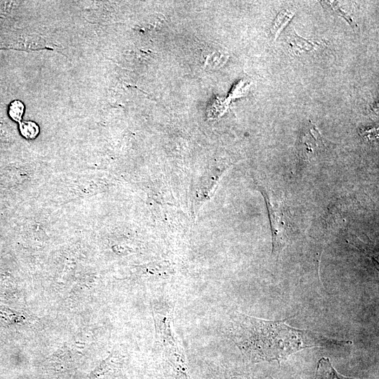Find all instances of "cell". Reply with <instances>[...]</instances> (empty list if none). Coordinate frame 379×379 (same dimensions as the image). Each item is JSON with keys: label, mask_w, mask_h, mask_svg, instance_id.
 Segmentation results:
<instances>
[{"label": "cell", "mask_w": 379, "mask_h": 379, "mask_svg": "<svg viewBox=\"0 0 379 379\" xmlns=\"http://www.w3.org/2000/svg\"><path fill=\"white\" fill-rule=\"evenodd\" d=\"M282 321H268L244 314L232 322L231 337L241 353L253 363L286 358L302 349L347 345V340L327 338L319 333L289 326Z\"/></svg>", "instance_id": "1"}, {"label": "cell", "mask_w": 379, "mask_h": 379, "mask_svg": "<svg viewBox=\"0 0 379 379\" xmlns=\"http://www.w3.org/2000/svg\"><path fill=\"white\" fill-rule=\"evenodd\" d=\"M163 350L168 373L173 379H192L186 357L174 333L157 340Z\"/></svg>", "instance_id": "2"}, {"label": "cell", "mask_w": 379, "mask_h": 379, "mask_svg": "<svg viewBox=\"0 0 379 379\" xmlns=\"http://www.w3.org/2000/svg\"><path fill=\"white\" fill-rule=\"evenodd\" d=\"M268 209L272 237V255L279 256L288 240L287 222L284 211L277 202L272 201L271 195L260 189Z\"/></svg>", "instance_id": "3"}, {"label": "cell", "mask_w": 379, "mask_h": 379, "mask_svg": "<svg viewBox=\"0 0 379 379\" xmlns=\"http://www.w3.org/2000/svg\"><path fill=\"white\" fill-rule=\"evenodd\" d=\"M323 143L321 134L312 124H308L302 128L300 136L299 149L303 156L314 153Z\"/></svg>", "instance_id": "4"}, {"label": "cell", "mask_w": 379, "mask_h": 379, "mask_svg": "<svg viewBox=\"0 0 379 379\" xmlns=\"http://www.w3.org/2000/svg\"><path fill=\"white\" fill-rule=\"evenodd\" d=\"M292 52L295 54H299L305 51H310L319 48L322 42L319 41L310 40L301 37L295 32L291 30L288 38Z\"/></svg>", "instance_id": "5"}, {"label": "cell", "mask_w": 379, "mask_h": 379, "mask_svg": "<svg viewBox=\"0 0 379 379\" xmlns=\"http://www.w3.org/2000/svg\"><path fill=\"white\" fill-rule=\"evenodd\" d=\"M314 379H354L342 375L333 367L328 358L323 357L317 363Z\"/></svg>", "instance_id": "6"}, {"label": "cell", "mask_w": 379, "mask_h": 379, "mask_svg": "<svg viewBox=\"0 0 379 379\" xmlns=\"http://www.w3.org/2000/svg\"><path fill=\"white\" fill-rule=\"evenodd\" d=\"M293 15L294 13L288 10H283L277 15L270 28L271 34L275 39L291 21Z\"/></svg>", "instance_id": "7"}, {"label": "cell", "mask_w": 379, "mask_h": 379, "mask_svg": "<svg viewBox=\"0 0 379 379\" xmlns=\"http://www.w3.org/2000/svg\"><path fill=\"white\" fill-rule=\"evenodd\" d=\"M19 129L22 135L27 139H34L39 133V128L34 121H20Z\"/></svg>", "instance_id": "8"}, {"label": "cell", "mask_w": 379, "mask_h": 379, "mask_svg": "<svg viewBox=\"0 0 379 379\" xmlns=\"http://www.w3.org/2000/svg\"><path fill=\"white\" fill-rule=\"evenodd\" d=\"M25 106L20 100H14L9 105L8 114L11 118L18 122H20L24 113Z\"/></svg>", "instance_id": "9"}, {"label": "cell", "mask_w": 379, "mask_h": 379, "mask_svg": "<svg viewBox=\"0 0 379 379\" xmlns=\"http://www.w3.org/2000/svg\"><path fill=\"white\" fill-rule=\"evenodd\" d=\"M322 4H324V7L332 10L333 12L336 13L338 15L345 18L347 22L351 25V26H353V22L352 20L348 16V15L341 8L339 7L338 4L335 1H321Z\"/></svg>", "instance_id": "10"}, {"label": "cell", "mask_w": 379, "mask_h": 379, "mask_svg": "<svg viewBox=\"0 0 379 379\" xmlns=\"http://www.w3.org/2000/svg\"><path fill=\"white\" fill-rule=\"evenodd\" d=\"M361 135L368 140H370L371 135V140L372 138H375V137L378 136V131L375 128L364 129V131H361Z\"/></svg>", "instance_id": "11"}, {"label": "cell", "mask_w": 379, "mask_h": 379, "mask_svg": "<svg viewBox=\"0 0 379 379\" xmlns=\"http://www.w3.org/2000/svg\"><path fill=\"white\" fill-rule=\"evenodd\" d=\"M268 379H272V378H268Z\"/></svg>", "instance_id": "12"}]
</instances>
